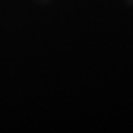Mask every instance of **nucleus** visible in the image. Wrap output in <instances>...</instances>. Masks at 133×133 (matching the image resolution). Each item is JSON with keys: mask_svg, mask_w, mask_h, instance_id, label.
<instances>
[{"mask_svg": "<svg viewBox=\"0 0 133 133\" xmlns=\"http://www.w3.org/2000/svg\"><path fill=\"white\" fill-rule=\"evenodd\" d=\"M124 2L127 5H129V6L133 7V0H124Z\"/></svg>", "mask_w": 133, "mask_h": 133, "instance_id": "f257e3e1", "label": "nucleus"}]
</instances>
